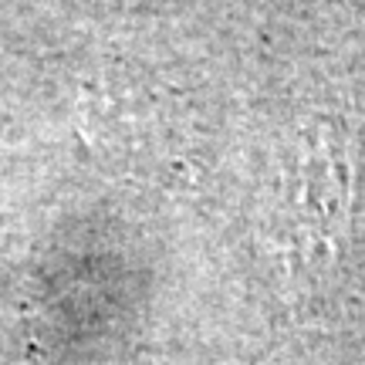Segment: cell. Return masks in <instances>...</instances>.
I'll list each match as a JSON object with an SVG mask.
<instances>
[{"label":"cell","instance_id":"1","mask_svg":"<svg viewBox=\"0 0 365 365\" xmlns=\"http://www.w3.org/2000/svg\"><path fill=\"white\" fill-rule=\"evenodd\" d=\"M362 196V139L331 115L298 125L277 159L274 176V237L304 277L335 271L352 240Z\"/></svg>","mask_w":365,"mask_h":365}]
</instances>
